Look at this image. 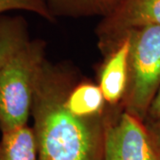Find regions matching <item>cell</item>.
I'll list each match as a JSON object with an SVG mask.
<instances>
[{
	"label": "cell",
	"mask_w": 160,
	"mask_h": 160,
	"mask_svg": "<svg viewBox=\"0 0 160 160\" xmlns=\"http://www.w3.org/2000/svg\"><path fill=\"white\" fill-rule=\"evenodd\" d=\"M75 81L69 67L46 60L31 110L38 160H102L109 107L101 118L75 114L65 102Z\"/></svg>",
	"instance_id": "obj_1"
},
{
	"label": "cell",
	"mask_w": 160,
	"mask_h": 160,
	"mask_svg": "<svg viewBox=\"0 0 160 160\" xmlns=\"http://www.w3.org/2000/svg\"><path fill=\"white\" fill-rule=\"evenodd\" d=\"M46 43L30 39L0 71V131L27 125L31 117L35 91L46 62Z\"/></svg>",
	"instance_id": "obj_2"
},
{
	"label": "cell",
	"mask_w": 160,
	"mask_h": 160,
	"mask_svg": "<svg viewBox=\"0 0 160 160\" xmlns=\"http://www.w3.org/2000/svg\"><path fill=\"white\" fill-rule=\"evenodd\" d=\"M125 36L129 41V76L121 107L145 121L160 90V26L133 28Z\"/></svg>",
	"instance_id": "obj_3"
},
{
	"label": "cell",
	"mask_w": 160,
	"mask_h": 160,
	"mask_svg": "<svg viewBox=\"0 0 160 160\" xmlns=\"http://www.w3.org/2000/svg\"><path fill=\"white\" fill-rule=\"evenodd\" d=\"M102 160H160V149L145 121L109 108Z\"/></svg>",
	"instance_id": "obj_4"
},
{
	"label": "cell",
	"mask_w": 160,
	"mask_h": 160,
	"mask_svg": "<svg viewBox=\"0 0 160 160\" xmlns=\"http://www.w3.org/2000/svg\"><path fill=\"white\" fill-rule=\"evenodd\" d=\"M146 25L160 26V0H122L96 26L99 50L105 55L117 46L126 31Z\"/></svg>",
	"instance_id": "obj_5"
},
{
	"label": "cell",
	"mask_w": 160,
	"mask_h": 160,
	"mask_svg": "<svg viewBox=\"0 0 160 160\" xmlns=\"http://www.w3.org/2000/svg\"><path fill=\"white\" fill-rule=\"evenodd\" d=\"M129 76V41L123 37L103 55L97 70V84L109 108L120 107L126 95Z\"/></svg>",
	"instance_id": "obj_6"
},
{
	"label": "cell",
	"mask_w": 160,
	"mask_h": 160,
	"mask_svg": "<svg viewBox=\"0 0 160 160\" xmlns=\"http://www.w3.org/2000/svg\"><path fill=\"white\" fill-rule=\"evenodd\" d=\"M65 102L72 112L83 118H101L109 109L99 85L86 79L75 81L66 94Z\"/></svg>",
	"instance_id": "obj_7"
},
{
	"label": "cell",
	"mask_w": 160,
	"mask_h": 160,
	"mask_svg": "<svg viewBox=\"0 0 160 160\" xmlns=\"http://www.w3.org/2000/svg\"><path fill=\"white\" fill-rule=\"evenodd\" d=\"M122 0H46L49 11L57 18H104L110 14Z\"/></svg>",
	"instance_id": "obj_8"
},
{
	"label": "cell",
	"mask_w": 160,
	"mask_h": 160,
	"mask_svg": "<svg viewBox=\"0 0 160 160\" xmlns=\"http://www.w3.org/2000/svg\"><path fill=\"white\" fill-rule=\"evenodd\" d=\"M0 160H38L34 130L28 125L2 132Z\"/></svg>",
	"instance_id": "obj_9"
},
{
	"label": "cell",
	"mask_w": 160,
	"mask_h": 160,
	"mask_svg": "<svg viewBox=\"0 0 160 160\" xmlns=\"http://www.w3.org/2000/svg\"><path fill=\"white\" fill-rule=\"evenodd\" d=\"M29 40V26L22 16L0 15V71Z\"/></svg>",
	"instance_id": "obj_10"
},
{
	"label": "cell",
	"mask_w": 160,
	"mask_h": 160,
	"mask_svg": "<svg viewBox=\"0 0 160 160\" xmlns=\"http://www.w3.org/2000/svg\"><path fill=\"white\" fill-rule=\"evenodd\" d=\"M16 10L33 12L50 22L55 21L49 11L46 0H0V15Z\"/></svg>",
	"instance_id": "obj_11"
},
{
	"label": "cell",
	"mask_w": 160,
	"mask_h": 160,
	"mask_svg": "<svg viewBox=\"0 0 160 160\" xmlns=\"http://www.w3.org/2000/svg\"><path fill=\"white\" fill-rule=\"evenodd\" d=\"M148 118L151 119L152 121L160 120V90L156 95L154 101L151 103L149 114H148Z\"/></svg>",
	"instance_id": "obj_12"
},
{
	"label": "cell",
	"mask_w": 160,
	"mask_h": 160,
	"mask_svg": "<svg viewBox=\"0 0 160 160\" xmlns=\"http://www.w3.org/2000/svg\"><path fill=\"white\" fill-rule=\"evenodd\" d=\"M150 131L154 136L156 142L158 143L160 149V120L158 121H151V123L148 125Z\"/></svg>",
	"instance_id": "obj_13"
}]
</instances>
